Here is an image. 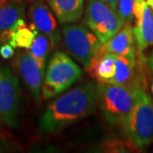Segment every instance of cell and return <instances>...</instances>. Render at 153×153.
Returning <instances> with one entry per match:
<instances>
[{"instance_id":"1","label":"cell","mask_w":153,"mask_h":153,"mask_svg":"<svg viewBox=\"0 0 153 153\" xmlns=\"http://www.w3.org/2000/svg\"><path fill=\"white\" fill-rule=\"evenodd\" d=\"M97 105V85L85 82L49 103L39 121V133L55 134L93 114Z\"/></svg>"},{"instance_id":"2","label":"cell","mask_w":153,"mask_h":153,"mask_svg":"<svg viewBox=\"0 0 153 153\" xmlns=\"http://www.w3.org/2000/svg\"><path fill=\"white\" fill-rule=\"evenodd\" d=\"M138 88L111 82L97 84V105L109 124L126 129Z\"/></svg>"},{"instance_id":"3","label":"cell","mask_w":153,"mask_h":153,"mask_svg":"<svg viewBox=\"0 0 153 153\" xmlns=\"http://www.w3.org/2000/svg\"><path fill=\"white\" fill-rule=\"evenodd\" d=\"M82 76V70L66 53L57 51L48 63L42 85V97L50 100L59 96Z\"/></svg>"},{"instance_id":"4","label":"cell","mask_w":153,"mask_h":153,"mask_svg":"<svg viewBox=\"0 0 153 153\" xmlns=\"http://www.w3.org/2000/svg\"><path fill=\"white\" fill-rule=\"evenodd\" d=\"M125 132L137 148H145L153 141V100L142 88H138Z\"/></svg>"},{"instance_id":"5","label":"cell","mask_w":153,"mask_h":153,"mask_svg":"<svg viewBox=\"0 0 153 153\" xmlns=\"http://www.w3.org/2000/svg\"><path fill=\"white\" fill-rule=\"evenodd\" d=\"M22 111L19 79L7 66L0 65V127L18 129Z\"/></svg>"},{"instance_id":"6","label":"cell","mask_w":153,"mask_h":153,"mask_svg":"<svg viewBox=\"0 0 153 153\" xmlns=\"http://www.w3.org/2000/svg\"><path fill=\"white\" fill-rule=\"evenodd\" d=\"M62 39L67 52L87 70L102 45L93 32L75 23H67L63 26Z\"/></svg>"},{"instance_id":"7","label":"cell","mask_w":153,"mask_h":153,"mask_svg":"<svg viewBox=\"0 0 153 153\" xmlns=\"http://www.w3.org/2000/svg\"><path fill=\"white\" fill-rule=\"evenodd\" d=\"M85 23L102 44L116 34L123 25L117 12L102 0H88Z\"/></svg>"},{"instance_id":"8","label":"cell","mask_w":153,"mask_h":153,"mask_svg":"<svg viewBox=\"0 0 153 153\" xmlns=\"http://www.w3.org/2000/svg\"><path fill=\"white\" fill-rule=\"evenodd\" d=\"M134 57L115 56V74L108 82L145 91L147 59L137 50Z\"/></svg>"},{"instance_id":"9","label":"cell","mask_w":153,"mask_h":153,"mask_svg":"<svg viewBox=\"0 0 153 153\" xmlns=\"http://www.w3.org/2000/svg\"><path fill=\"white\" fill-rule=\"evenodd\" d=\"M31 25L50 40L52 46H57L62 40V32L59 30L55 16L42 0H34L29 8Z\"/></svg>"},{"instance_id":"10","label":"cell","mask_w":153,"mask_h":153,"mask_svg":"<svg viewBox=\"0 0 153 153\" xmlns=\"http://www.w3.org/2000/svg\"><path fill=\"white\" fill-rule=\"evenodd\" d=\"M15 66L17 67V71L22 76L33 97L36 100H39L42 96V85L45 71L40 67L37 60L29 53V51H22L18 54Z\"/></svg>"},{"instance_id":"11","label":"cell","mask_w":153,"mask_h":153,"mask_svg":"<svg viewBox=\"0 0 153 153\" xmlns=\"http://www.w3.org/2000/svg\"><path fill=\"white\" fill-rule=\"evenodd\" d=\"M25 9L23 0H0V45L10 41L17 24L25 19Z\"/></svg>"},{"instance_id":"12","label":"cell","mask_w":153,"mask_h":153,"mask_svg":"<svg viewBox=\"0 0 153 153\" xmlns=\"http://www.w3.org/2000/svg\"><path fill=\"white\" fill-rule=\"evenodd\" d=\"M97 51L114 56L134 57L136 55V48L133 28L129 24H123L116 34L100 46Z\"/></svg>"},{"instance_id":"13","label":"cell","mask_w":153,"mask_h":153,"mask_svg":"<svg viewBox=\"0 0 153 153\" xmlns=\"http://www.w3.org/2000/svg\"><path fill=\"white\" fill-rule=\"evenodd\" d=\"M133 37L137 50L143 51L153 47V13L147 3L144 4L141 14L135 20Z\"/></svg>"},{"instance_id":"14","label":"cell","mask_w":153,"mask_h":153,"mask_svg":"<svg viewBox=\"0 0 153 153\" xmlns=\"http://www.w3.org/2000/svg\"><path fill=\"white\" fill-rule=\"evenodd\" d=\"M47 2L62 24L79 21L84 11V0H47Z\"/></svg>"},{"instance_id":"15","label":"cell","mask_w":153,"mask_h":153,"mask_svg":"<svg viewBox=\"0 0 153 153\" xmlns=\"http://www.w3.org/2000/svg\"><path fill=\"white\" fill-rule=\"evenodd\" d=\"M88 71L99 82H108L115 74V56L97 51Z\"/></svg>"},{"instance_id":"16","label":"cell","mask_w":153,"mask_h":153,"mask_svg":"<svg viewBox=\"0 0 153 153\" xmlns=\"http://www.w3.org/2000/svg\"><path fill=\"white\" fill-rule=\"evenodd\" d=\"M35 33L36 29L31 24H30V26H27L25 23V19H23L17 24L16 28L12 33L9 43L14 48L28 49L31 46L33 40H34Z\"/></svg>"},{"instance_id":"17","label":"cell","mask_w":153,"mask_h":153,"mask_svg":"<svg viewBox=\"0 0 153 153\" xmlns=\"http://www.w3.org/2000/svg\"><path fill=\"white\" fill-rule=\"evenodd\" d=\"M145 3V0H118L117 13L123 24L131 25L140 16Z\"/></svg>"},{"instance_id":"18","label":"cell","mask_w":153,"mask_h":153,"mask_svg":"<svg viewBox=\"0 0 153 153\" xmlns=\"http://www.w3.org/2000/svg\"><path fill=\"white\" fill-rule=\"evenodd\" d=\"M50 45L52 44L50 40L48 39V37H46L44 34H42V33H40L39 31L36 30L34 40H33L31 46L28 48L29 53L37 60L40 67L44 71H45L46 60H47L48 53L50 51Z\"/></svg>"},{"instance_id":"19","label":"cell","mask_w":153,"mask_h":153,"mask_svg":"<svg viewBox=\"0 0 153 153\" xmlns=\"http://www.w3.org/2000/svg\"><path fill=\"white\" fill-rule=\"evenodd\" d=\"M0 55L4 59H9L14 55V47L10 43H4L0 46Z\"/></svg>"},{"instance_id":"20","label":"cell","mask_w":153,"mask_h":153,"mask_svg":"<svg viewBox=\"0 0 153 153\" xmlns=\"http://www.w3.org/2000/svg\"><path fill=\"white\" fill-rule=\"evenodd\" d=\"M147 65L149 72L151 74V91H152V97H153V50L151 51L150 55L147 58Z\"/></svg>"},{"instance_id":"21","label":"cell","mask_w":153,"mask_h":153,"mask_svg":"<svg viewBox=\"0 0 153 153\" xmlns=\"http://www.w3.org/2000/svg\"><path fill=\"white\" fill-rule=\"evenodd\" d=\"M108 4L109 7H111L114 10L117 12V5H118V0H102Z\"/></svg>"},{"instance_id":"22","label":"cell","mask_w":153,"mask_h":153,"mask_svg":"<svg viewBox=\"0 0 153 153\" xmlns=\"http://www.w3.org/2000/svg\"><path fill=\"white\" fill-rule=\"evenodd\" d=\"M146 3H147L149 7L153 10V0H146Z\"/></svg>"},{"instance_id":"23","label":"cell","mask_w":153,"mask_h":153,"mask_svg":"<svg viewBox=\"0 0 153 153\" xmlns=\"http://www.w3.org/2000/svg\"><path fill=\"white\" fill-rule=\"evenodd\" d=\"M2 151V149H1V147H0V152H1Z\"/></svg>"}]
</instances>
